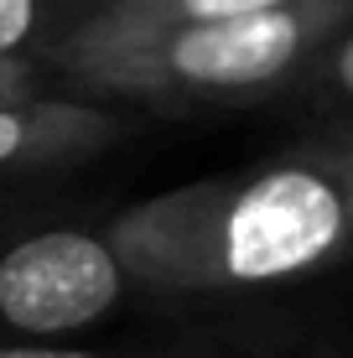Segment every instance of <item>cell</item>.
Instances as JSON below:
<instances>
[{
	"mask_svg": "<svg viewBox=\"0 0 353 358\" xmlns=\"http://www.w3.org/2000/svg\"><path fill=\"white\" fill-rule=\"evenodd\" d=\"M353 135L239 182L177 192L109 234L130 286L250 296L327 270L353 250Z\"/></svg>",
	"mask_w": 353,
	"mask_h": 358,
	"instance_id": "1",
	"label": "cell"
},
{
	"mask_svg": "<svg viewBox=\"0 0 353 358\" xmlns=\"http://www.w3.org/2000/svg\"><path fill=\"white\" fill-rule=\"evenodd\" d=\"M353 16V0H291L229 21H187L130 36H57L52 57L109 89L177 99H265L312 63Z\"/></svg>",
	"mask_w": 353,
	"mask_h": 358,
	"instance_id": "2",
	"label": "cell"
},
{
	"mask_svg": "<svg viewBox=\"0 0 353 358\" xmlns=\"http://www.w3.org/2000/svg\"><path fill=\"white\" fill-rule=\"evenodd\" d=\"M130 275L89 229H36L0 250V343H73L120 312Z\"/></svg>",
	"mask_w": 353,
	"mask_h": 358,
	"instance_id": "3",
	"label": "cell"
},
{
	"mask_svg": "<svg viewBox=\"0 0 353 358\" xmlns=\"http://www.w3.org/2000/svg\"><path fill=\"white\" fill-rule=\"evenodd\" d=\"M275 6H291V0H94V6H83V21L63 36H130V31L187 27V21H229Z\"/></svg>",
	"mask_w": 353,
	"mask_h": 358,
	"instance_id": "4",
	"label": "cell"
},
{
	"mask_svg": "<svg viewBox=\"0 0 353 358\" xmlns=\"http://www.w3.org/2000/svg\"><path fill=\"white\" fill-rule=\"evenodd\" d=\"M0 358H301L291 348L245 343H151V348H99V343H0Z\"/></svg>",
	"mask_w": 353,
	"mask_h": 358,
	"instance_id": "5",
	"label": "cell"
},
{
	"mask_svg": "<svg viewBox=\"0 0 353 358\" xmlns=\"http://www.w3.org/2000/svg\"><path fill=\"white\" fill-rule=\"evenodd\" d=\"M296 83L338 125V135H353V16L312 52V63L296 73Z\"/></svg>",
	"mask_w": 353,
	"mask_h": 358,
	"instance_id": "6",
	"label": "cell"
},
{
	"mask_svg": "<svg viewBox=\"0 0 353 358\" xmlns=\"http://www.w3.org/2000/svg\"><path fill=\"white\" fill-rule=\"evenodd\" d=\"M73 130H99V115L47 109V104H0V171L52 141H68Z\"/></svg>",
	"mask_w": 353,
	"mask_h": 358,
	"instance_id": "7",
	"label": "cell"
},
{
	"mask_svg": "<svg viewBox=\"0 0 353 358\" xmlns=\"http://www.w3.org/2000/svg\"><path fill=\"white\" fill-rule=\"evenodd\" d=\"M47 0H0V63L42 36Z\"/></svg>",
	"mask_w": 353,
	"mask_h": 358,
	"instance_id": "8",
	"label": "cell"
},
{
	"mask_svg": "<svg viewBox=\"0 0 353 358\" xmlns=\"http://www.w3.org/2000/svg\"><path fill=\"white\" fill-rule=\"evenodd\" d=\"M21 78H27V73H21V68L0 63V104H10V99H16L21 89H27V83H21Z\"/></svg>",
	"mask_w": 353,
	"mask_h": 358,
	"instance_id": "9",
	"label": "cell"
},
{
	"mask_svg": "<svg viewBox=\"0 0 353 358\" xmlns=\"http://www.w3.org/2000/svg\"><path fill=\"white\" fill-rule=\"evenodd\" d=\"M348 224H353V203H348Z\"/></svg>",
	"mask_w": 353,
	"mask_h": 358,
	"instance_id": "10",
	"label": "cell"
},
{
	"mask_svg": "<svg viewBox=\"0 0 353 358\" xmlns=\"http://www.w3.org/2000/svg\"><path fill=\"white\" fill-rule=\"evenodd\" d=\"M63 6H68V0H63ZM83 6H94V0H83Z\"/></svg>",
	"mask_w": 353,
	"mask_h": 358,
	"instance_id": "11",
	"label": "cell"
}]
</instances>
